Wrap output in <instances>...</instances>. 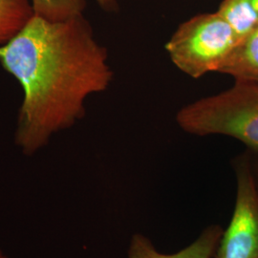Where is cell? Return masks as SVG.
<instances>
[{"instance_id":"6da1fadb","label":"cell","mask_w":258,"mask_h":258,"mask_svg":"<svg viewBox=\"0 0 258 258\" xmlns=\"http://www.w3.org/2000/svg\"><path fill=\"white\" fill-rule=\"evenodd\" d=\"M108 60L83 15L52 22L34 14L0 46V64L23 90L15 131L23 154L34 155L55 133L83 119L88 97L113 82Z\"/></svg>"},{"instance_id":"7a4b0ae2","label":"cell","mask_w":258,"mask_h":258,"mask_svg":"<svg viewBox=\"0 0 258 258\" xmlns=\"http://www.w3.org/2000/svg\"><path fill=\"white\" fill-rule=\"evenodd\" d=\"M175 119L190 135L231 137L258 156V83L234 82L222 92L185 104Z\"/></svg>"},{"instance_id":"3957f363","label":"cell","mask_w":258,"mask_h":258,"mask_svg":"<svg viewBox=\"0 0 258 258\" xmlns=\"http://www.w3.org/2000/svg\"><path fill=\"white\" fill-rule=\"evenodd\" d=\"M240 37L216 11L198 14L181 23L165 49L178 70L191 79L218 73Z\"/></svg>"},{"instance_id":"277c9868","label":"cell","mask_w":258,"mask_h":258,"mask_svg":"<svg viewBox=\"0 0 258 258\" xmlns=\"http://www.w3.org/2000/svg\"><path fill=\"white\" fill-rule=\"evenodd\" d=\"M236 196L230 225L222 234L215 258H258V189L250 153L233 161Z\"/></svg>"},{"instance_id":"5b68a950","label":"cell","mask_w":258,"mask_h":258,"mask_svg":"<svg viewBox=\"0 0 258 258\" xmlns=\"http://www.w3.org/2000/svg\"><path fill=\"white\" fill-rule=\"evenodd\" d=\"M223 232L224 231L219 225L207 227L194 243L172 254L160 252L148 237L144 234L136 233L130 240L127 257L212 258L218 248Z\"/></svg>"},{"instance_id":"8992f818","label":"cell","mask_w":258,"mask_h":258,"mask_svg":"<svg viewBox=\"0 0 258 258\" xmlns=\"http://www.w3.org/2000/svg\"><path fill=\"white\" fill-rule=\"evenodd\" d=\"M234 82L258 83V29L240 39L219 70Z\"/></svg>"},{"instance_id":"52a82bcc","label":"cell","mask_w":258,"mask_h":258,"mask_svg":"<svg viewBox=\"0 0 258 258\" xmlns=\"http://www.w3.org/2000/svg\"><path fill=\"white\" fill-rule=\"evenodd\" d=\"M217 12L226 19L240 39L258 26V0H223Z\"/></svg>"},{"instance_id":"ba28073f","label":"cell","mask_w":258,"mask_h":258,"mask_svg":"<svg viewBox=\"0 0 258 258\" xmlns=\"http://www.w3.org/2000/svg\"><path fill=\"white\" fill-rule=\"evenodd\" d=\"M33 16L30 0H0V46L20 32Z\"/></svg>"},{"instance_id":"9c48e42d","label":"cell","mask_w":258,"mask_h":258,"mask_svg":"<svg viewBox=\"0 0 258 258\" xmlns=\"http://www.w3.org/2000/svg\"><path fill=\"white\" fill-rule=\"evenodd\" d=\"M34 14L52 22L83 16L86 0H30Z\"/></svg>"},{"instance_id":"30bf717a","label":"cell","mask_w":258,"mask_h":258,"mask_svg":"<svg viewBox=\"0 0 258 258\" xmlns=\"http://www.w3.org/2000/svg\"><path fill=\"white\" fill-rule=\"evenodd\" d=\"M97 3L106 12H115L118 10V0H96Z\"/></svg>"},{"instance_id":"8fae6325","label":"cell","mask_w":258,"mask_h":258,"mask_svg":"<svg viewBox=\"0 0 258 258\" xmlns=\"http://www.w3.org/2000/svg\"><path fill=\"white\" fill-rule=\"evenodd\" d=\"M250 153V152H249ZM250 160H251V168H252V173L254 177V181L257 186L258 189V156L253 155L250 153Z\"/></svg>"},{"instance_id":"7c38bea8","label":"cell","mask_w":258,"mask_h":258,"mask_svg":"<svg viewBox=\"0 0 258 258\" xmlns=\"http://www.w3.org/2000/svg\"><path fill=\"white\" fill-rule=\"evenodd\" d=\"M0 258H9L1 249H0Z\"/></svg>"},{"instance_id":"4fadbf2b","label":"cell","mask_w":258,"mask_h":258,"mask_svg":"<svg viewBox=\"0 0 258 258\" xmlns=\"http://www.w3.org/2000/svg\"><path fill=\"white\" fill-rule=\"evenodd\" d=\"M257 29H258V26H257Z\"/></svg>"}]
</instances>
